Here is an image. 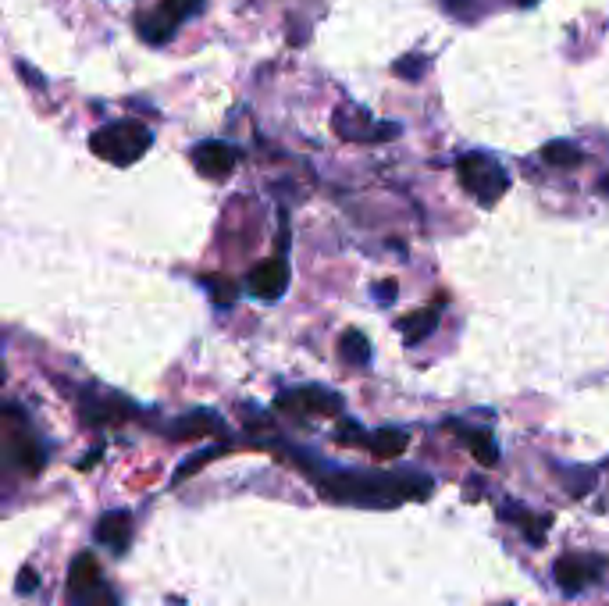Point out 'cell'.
<instances>
[{
	"mask_svg": "<svg viewBox=\"0 0 609 606\" xmlns=\"http://www.w3.org/2000/svg\"><path fill=\"white\" fill-rule=\"evenodd\" d=\"M79 606H118V596H114V592L104 585V589H97V592H93V596L82 599Z\"/></svg>",
	"mask_w": 609,
	"mask_h": 606,
	"instance_id": "603a6c76",
	"label": "cell"
},
{
	"mask_svg": "<svg viewBox=\"0 0 609 606\" xmlns=\"http://www.w3.org/2000/svg\"><path fill=\"white\" fill-rule=\"evenodd\" d=\"M599 193H602V197H609V175H602V179H599Z\"/></svg>",
	"mask_w": 609,
	"mask_h": 606,
	"instance_id": "4316f807",
	"label": "cell"
},
{
	"mask_svg": "<svg viewBox=\"0 0 609 606\" xmlns=\"http://www.w3.org/2000/svg\"><path fill=\"white\" fill-rule=\"evenodd\" d=\"M36 585H40V578H36V571H33V567H25V571L18 574V585H15V589L25 596V592H36Z\"/></svg>",
	"mask_w": 609,
	"mask_h": 606,
	"instance_id": "cb8c5ba5",
	"label": "cell"
},
{
	"mask_svg": "<svg viewBox=\"0 0 609 606\" xmlns=\"http://www.w3.org/2000/svg\"><path fill=\"white\" fill-rule=\"evenodd\" d=\"M456 175H460V186L467 189L478 204H496V200H503L506 189H510V175L503 172V164L492 161L488 154L460 157Z\"/></svg>",
	"mask_w": 609,
	"mask_h": 606,
	"instance_id": "3957f363",
	"label": "cell"
},
{
	"mask_svg": "<svg viewBox=\"0 0 609 606\" xmlns=\"http://www.w3.org/2000/svg\"><path fill=\"white\" fill-rule=\"evenodd\" d=\"M239 157H243L239 147L221 143V140H207V143H200V147H193L196 172H203L207 179H225L228 172H236Z\"/></svg>",
	"mask_w": 609,
	"mask_h": 606,
	"instance_id": "8992f818",
	"label": "cell"
},
{
	"mask_svg": "<svg viewBox=\"0 0 609 606\" xmlns=\"http://www.w3.org/2000/svg\"><path fill=\"white\" fill-rule=\"evenodd\" d=\"M150 143H154V132H150L143 122H132V118H125V122H111L90 136L93 154L107 164H118V168L136 164L139 157L150 150Z\"/></svg>",
	"mask_w": 609,
	"mask_h": 606,
	"instance_id": "7a4b0ae2",
	"label": "cell"
},
{
	"mask_svg": "<svg viewBox=\"0 0 609 606\" xmlns=\"http://www.w3.org/2000/svg\"><path fill=\"white\" fill-rule=\"evenodd\" d=\"M11 443H15V446H11V457H15V464H22L25 471H40V467H43V450L33 443V435L22 428V432H15V439H11Z\"/></svg>",
	"mask_w": 609,
	"mask_h": 606,
	"instance_id": "2e32d148",
	"label": "cell"
},
{
	"mask_svg": "<svg viewBox=\"0 0 609 606\" xmlns=\"http://www.w3.org/2000/svg\"><path fill=\"white\" fill-rule=\"evenodd\" d=\"M332 129L339 132L342 140H392L399 132V125L392 122L374 125V118L357 111V107H339L332 115Z\"/></svg>",
	"mask_w": 609,
	"mask_h": 606,
	"instance_id": "277c9868",
	"label": "cell"
},
{
	"mask_svg": "<svg viewBox=\"0 0 609 606\" xmlns=\"http://www.w3.org/2000/svg\"><path fill=\"white\" fill-rule=\"evenodd\" d=\"M136 29H139V36H143L147 43H154V47H161V43H168L171 36H175V29H171L164 18H157L154 11H150V15H139Z\"/></svg>",
	"mask_w": 609,
	"mask_h": 606,
	"instance_id": "d6986e66",
	"label": "cell"
},
{
	"mask_svg": "<svg viewBox=\"0 0 609 606\" xmlns=\"http://www.w3.org/2000/svg\"><path fill=\"white\" fill-rule=\"evenodd\" d=\"M435 325H439V311H417V314H410V318L399 321V332H403L406 343L417 346L424 336L435 332Z\"/></svg>",
	"mask_w": 609,
	"mask_h": 606,
	"instance_id": "5bb4252c",
	"label": "cell"
},
{
	"mask_svg": "<svg viewBox=\"0 0 609 606\" xmlns=\"http://www.w3.org/2000/svg\"><path fill=\"white\" fill-rule=\"evenodd\" d=\"M203 286L211 289L214 303H236V296H239L236 282H232V279H221V275H203Z\"/></svg>",
	"mask_w": 609,
	"mask_h": 606,
	"instance_id": "ffe728a7",
	"label": "cell"
},
{
	"mask_svg": "<svg viewBox=\"0 0 609 606\" xmlns=\"http://www.w3.org/2000/svg\"><path fill=\"white\" fill-rule=\"evenodd\" d=\"M278 407L289 410V414H314V418H335L342 410V400L328 389H317V385H307V389H293V393L278 396Z\"/></svg>",
	"mask_w": 609,
	"mask_h": 606,
	"instance_id": "5b68a950",
	"label": "cell"
},
{
	"mask_svg": "<svg viewBox=\"0 0 609 606\" xmlns=\"http://www.w3.org/2000/svg\"><path fill=\"white\" fill-rule=\"evenodd\" d=\"M253 296L260 300H278V296L289 289V264L282 257H271V261H260L257 268L250 271V279H246Z\"/></svg>",
	"mask_w": 609,
	"mask_h": 606,
	"instance_id": "ba28073f",
	"label": "cell"
},
{
	"mask_svg": "<svg viewBox=\"0 0 609 606\" xmlns=\"http://www.w3.org/2000/svg\"><path fill=\"white\" fill-rule=\"evenodd\" d=\"M171 432H175V439H196V435L221 432V421H218V414H211V410H193V414L175 421Z\"/></svg>",
	"mask_w": 609,
	"mask_h": 606,
	"instance_id": "7c38bea8",
	"label": "cell"
},
{
	"mask_svg": "<svg viewBox=\"0 0 609 606\" xmlns=\"http://www.w3.org/2000/svg\"><path fill=\"white\" fill-rule=\"evenodd\" d=\"M317 475L321 496L335 503L357 507H399V503L431 496L435 482L424 475H389V471H325L321 464H307Z\"/></svg>",
	"mask_w": 609,
	"mask_h": 606,
	"instance_id": "6da1fadb",
	"label": "cell"
},
{
	"mask_svg": "<svg viewBox=\"0 0 609 606\" xmlns=\"http://www.w3.org/2000/svg\"><path fill=\"white\" fill-rule=\"evenodd\" d=\"M203 4H207V0H161V4L154 8V15L164 18L171 29H179L186 18H193L196 11H203Z\"/></svg>",
	"mask_w": 609,
	"mask_h": 606,
	"instance_id": "9a60e30c",
	"label": "cell"
},
{
	"mask_svg": "<svg viewBox=\"0 0 609 606\" xmlns=\"http://www.w3.org/2000/svg\"><path fill=\"white\" fill-rule=\"evenodd\" d=\"M556 585L563 592H585L588 585H595L602 578V560L595 557H560L553 567Z\"/></svg>",
	"mask_w": 609,
	"mask_h": 606,
	"instance_id": "52a82bcc",
	"label": "cell"
},
{
	"mask_svg": "<svg viewBox=\"0 0 609 606\" xmlns=\"http://www.w3.org/2000/svg\"><path fill=\"white\" fill-rule=\"evenodd\" d=\"M392 289H396V286H392V282H382V286H378V300L389 303V300H392Z\"/></svg>",
	"mask_w": 609,
	"mask_h": 606,
	"instance_id": "484cf974",
	"label": "cell"
},
{
	"mask_svg": "<svg viewBox=\"0 0 609 606\" xmlns=\"http://www.w3.org/2000/svg\"><path fill=\"white\" fill-rule=\"evenodd\" d=\"M97 589H104V578H100V564L93 553H79L68 567V596L75 603H82L86 596H93Z\"/></svg>",
	"mask_w": 609,
	"mask_h": 606,
	"instance_id": "9c48e42d",
	"label": "cell"
},
{
	"mask_svg": "<svg viewBox=\"0 0 609 606\" xmlns=\"http://www.w3.org/2000/svg\"><path fill=\"white\" fill-rule=\"evenodd\" d=\"M456 435H460L463 443H467V450H471L485 467L499 464V446L492 443V435H488V432H467V428H460Z\"/></svg>",
	"mask_w": 609,
	"mask_h": 606,
	"instance_id": "ac0fdd59",
	"label": "cell"
},
{
	"mask_svg": "<svg viewBox=\"0 0 609 606\" xmlns=\"http://www.w3.org/2000/svg\"><path fill=\"white\" fill-rule=\"evenodd\" d=\"M93 535H97L100 546H107L111 553H125L132 539V517L125 514V510H111V514L100 517V525Z\"/></svg>",
	"mask_w": 609,
	"mask_h": 606,
	"instance_id": "30bf717a",
	"label": "cell"
},
{
	"mask_svg": "<svg viewBox=\"0 0 609 606\" xmlns=\"http://www.w3.org/2000/svg\"><path fill=\"white\" fill-rule=\"evenodd\" d=\"M339 353H342V361H350L353 368H367V364H371V343H367L364 332H357V328L342 332Z\"/></svg>",
	"mask_w": 609,
	"mask_h": 606,
	"instance_id": "4fadbf2b",
	"label": "cell"
},
{
	"mask_svg": "<svg viewBox=\"0 0 609 606\" xmlns=\"http://www.w3.org/2000/svg\"><path fill=\"white\" fill-rule=\"evenodd\" d=\"M218 453H221V446H211V450H200V453H193V457H189L186 464H182L179 471H175V482H182V478H189V475H193V471H196V467H203V464H207V460H211V457H218Z\"/></svg>",
	"mask_w": 609,
	"mask_h": 606,
	"instance_id": "44dd1931",
	"label": "cell"
},
{
	"mask_svg": "<svg viewBox=\"0 0 609 606\" xmlns=\"http://www.w3.org/2000/svg\"><path fill=\"white\" fill-rule=\"evenodd\" d=\"M442 4H446L449 11H467V8H471V0H442Z\"/></svg>",
	"mask_w": 609,
	"mask_h": 606,
	"instance_id": "d4e9b609",
	"label": "cell"
},
{
	"mask_svg": "<svg viewBox=\"0 0 609 606\" xmlns=\"http://www.w3.org/2000/svg\"><path fill=\"white\" fill-rule=\"evenodd\" d=\"M396 72L403 75V79H421L424 58H403V61H396Z\"/></svg>",
	"mask_w": 609,
	"mask_h": 606,
	"instance_id": "7402d4cb",
	"label": "cell"
},
{
	"mask_svg": "<svg viewBox=\"0 0 609 606\" xmlns=\"http://www.w3.org/2000/svg\"><path fill=\"white\" fill-rule=\"evenodd\" d=\"M542 161L553 164V168H577V164L585 161V154H581V147H574V143L553 140L542 147Z\"/></svg>",
	"mask_w": 609,
	"mask_h": 606,
	"instance_id": "e0dca14e",
	"label": "cell"
},
{
	"mask_svg": "<svg viewBox=\"0 0 609 606\" xmlns=\"http://www.w3.org/2000/svg\"><path fill=\"white\" fill-rule=\"evenodd\" d=\"M517 4H524V8H531V4H535V0H517Z\"/></svg>",
	"mask_w": 609,
	"mask_h": 606,
	"instance_id": "83f0119b",
	"label": "cell"
},
{
	"mask_svg": "<svg viewBox=\"0 0 609 606\" xmlns=\"http://www.w3.org/2000/svg\"><path fill=\"white\" fill-rule=\"evenodd\" d=\"M364 446L378 460H396V457H403L406 446H410V435L399 432V428H382V432H374L371 439H364Z\"/></svg>",
	"mask_w": 609,
	"mask_h": 606,
	"instance_id": "8fae6325",
	"label": "cell"
}]
</instances>
